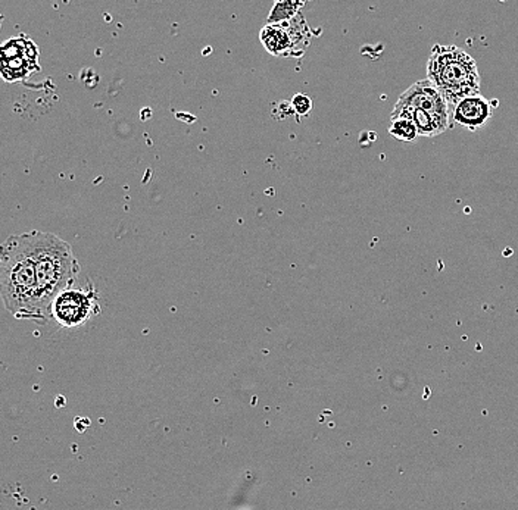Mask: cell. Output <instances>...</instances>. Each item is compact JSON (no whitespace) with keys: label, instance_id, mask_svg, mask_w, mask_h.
<instances>
[{"label":"cell","instance_id":"obj_1","mask_svg":"<svg viewBox=\"0 0 518 510\" xmlns=\"http://www.w3.org/2000/svg\"><path fill=\"white\" fill-rule=\"evenodd\" d=\"M0 294L15 318L41 322L33 231L9 235L0 247Z\"/></svg>","mask_w":518,"mask_h":510},{"label":"cell","instance_id":"obj_2","mask_svg":"<svg viewBox=\"0 0 518 510\" xmlns=\"http://www.w3.org/2000/svg\"><path fill=\"white\" fill-rule=\"evenodd\" d=\"M33 247L37 277V305L41 324L51 320V306L58 294L74 285L80 263L70 243L56 234L33 231Z\"/></svg>","mask_w":518,"mask_h":510},{"label":"cell","instance_id":"obj_3","mask_svg":"<svg viewBox=\"0 0 518 510\" xmlns=\"http://www.w3.org/2000/svg\"><path fill=\"white\" fill-rule=\"evenodd\" d=\"M427 79L451 109L467 96L480 94V72L476 60L457 46H433L427 60Z\"/></svg>","mask_w":518,"mask_h":510},{"label":"cell","instance_id":"obj_4","mask_svg":"<svg viewBox=\"0 0 518 510\" xmlns=\"http://www.w3.org/2000/svg\"><path fill=\"white\" fill-rule=\"evenodd\" d=\"M99 313V297L93 285L86 289L70 287L56 296L51 306V318L64 328H78Z\"/></svg>","mask_w":518,"mask_h":510},{"label":"cell","instance_id":"obj_5","mask_svg":"<svg viewBox=\"0 0 518 510\" xmlns=\"http://www.w3.org/2000/svg\"><path fill=\"white\" fill-rule=\"evenodd\" d=\"M39 47L25 34L11 39L2 46V75L6 81L18 83L39 72Z\"/></svg>","mask_w":518,"mask_h":510},{"label":"cell","instance_id":"obj_6","mask_svg":"<svg viewBox=\"0 0 518 510\" xmlns=\"http://www.w3.org/2000/svg\"><path fill=\"white\" fill-rule=\"evenodd\" d=\"M394 109H411L422 110L433 117H437L445 122L451 124V106L445 100L443 96L429 81V79H420L413 86L408 87L401 96Z\"/></svg>","mask_w":518,"mask_h":510},{"label":"cell","instance_id":"obj_7","mask_svg":"<svg viewBox=\"0 0 518 510\" xmlns=\"http://www.w3.org/2000/svg\"><path fill=\"white\" fill-rule=\"evenodd\" d=\"M492 106L481 94L467 96L451 109V118L470 131H477L489 122Z\"/></svg>","mask_w":518,"mask_h":510},{"label":"cell","instance_id":"obj_8","mask_svg":"<svg viewBox=\"0 0 518 510\" xmlns=\"http://www.w3.org/2000/svg\"><path fill=\"white\" fill-rule=\"evenodd\" d=\"M261 41L266 52L274 56H294V47L286 25H265Z\"/></svg>","mask_w":518,"mask_h":510},{"label":"cell","instance_id":"obj_9","mask_svg":"<svg viewBox=\"0 0 518 510\" xmlns=\"http://www.w3.org/2000/svg\"><path fill=\"white\" fill-rule=\"evenodd\" d=\"M302 6H305V2H290V0L276 2L266 18V25H285L290 22L301 13Z\"/></svg>","mask_w":518,"mask_h":510},{"label":"cell","instance_id":"obj_10","mask_svg":"<svg viewBox=\"0 0 518 510\" xmlns=\"http://www.w3.org/2000/svg\"><path fill=\"white\" fill-rule=\"evenodd\" d=\"M389 134L395 137L399 141L411 143L418 137L417 126L411 119L398 118V119H390L389 125Z\"/></svg>","mask_w":518,"mask_h":510},{"label":"cell","instance_id":"obj_11","mask_svg":"<svg viewBox=\"0 0 518 510\" xmlns=\"http://www.w3.org/2000/svg\"><path fill=\"white\" fill-rule=\"evenodd\" d=\"M292 109L297 117H306L312 110V100L309 96L304 93H297L292 98Z\"/></svg>","mask_w":518,"mask_h":510}]
</instances>
